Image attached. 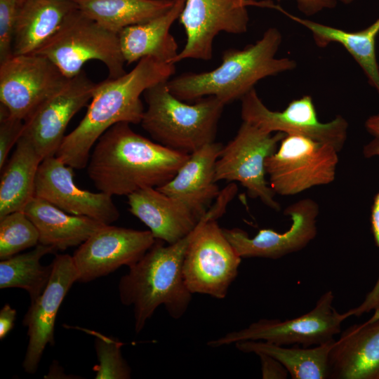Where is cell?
I'll list each match as a JSON object with an SVG mask.
<instances>
[{"mask_svg":"<svg viewBox=\"0 0 379 379\" xmlns=\"http://www.w3.org/2000/svg\"><path fill=\"white\" fill-rule=\"evenodd\" d=\"M92 149L88 175L99 191L111 196L166 184L190 156L140 135L126 122L109 128Z\"/></svg>","mask_w":379,"mask_h":379,"instance_id":"cell-1","label":"cell"},{"mask_svg":"<svg viewBox=\"0 0 379 379\" xmlns=\"http://www.w3.org/2000/svg\"><path fill=\"white\" fill-rule=\"evenodd\" d=\"M175 72V64L147 57L124 75L97 84L84 118L65 135L55 156L73 168L86 167L91 151L102 135L120 122L140 123L145 112L141 95L168 81Z\"/></svg>","mask_w":379,"mask_h":379,"instance_id":"cell-2","label":"cell"},{"mask_svg":"<svg viewBox=\"0 0 379 379\" xmlns=\"http://www.w3.org/2000/svg\"><path fill=\"white\" fill-rule=\"evenodd\" d=\"M281 41L280 31L270 27L255 43L243 49L225 51L215 69L182 74L170 79L168 88L182 101L214 96L226 105L241 100L260 80L296 67L291 58H276Z\"/></svg>","mask_w":379,"mask_h":379,"instance_id":"cell-3","label":"cell"},{"mask_svg":"<svg viewBox=\"0 0 379 379\" xmlns=\"http://www.w3.org/2000/svg\"><path fill=\"white\" fill-rule=\"evenodd\" d=\"M195 229L171 244L165 245L164 241L156 239L120 279L119 299L124 305L133 308L136 333L141 332L160 305L174 319H180L187 310L192 293L185 284L182 267Z\"/></svg>","mask_w":379,"mask_h":379,"instance_id":"cell-4","label":"cell"},{"mask_svg":"<svg viewBox=\"0 0 379 379\" xmlns=\"http://www.w3.org/2000/svg\"><path fill=\"white\" fill-rule=\"evenodd\" d=\"M167 81L144 92L147 108L140 122L142 128L157 142L187 154L214 142L225 104L214 96L185 103L171 93Z\"/></svg>","mask_w":379,"mask_h":379,"instance_id":"cell-5","label":"cell"},{"mask_svg":"<svg viewBox=\"0 0 379 379\" xmlns=\"http://www.w3.org/2000/svg\"><path fill=\"white\" fill-rule=\"evenodd\" d=\"M237 192L234 183L221 190L195 229L182 267L185 284L192 294L223 299L237 277L242 258L217 222Z\"/></svg>","mask_w":379,"mask_h":379,"instance_id":"cell-6","label":"cell"},{"mask_svg":"<svg viewBox=\"0 0 379 379\" xmlns=\"http://www.w3.org/2000/svg\"><path fill=\"white\" fill-rule=\"evenodd\" d=\"M34 53L48 58L67 79L79 74L90 60L102 62L109 79L126 73L118 34L102 27L78 7Z\"/></svg>","mask_w":379,"mask_h":379,"instance_id":"cell-7","label":"cell"},{"mask_svg":"<svg viewBox=\"0 0 379 379\" xmlns=\"http://www.w3.org/2000/svg\"><path fill=\"white\" fill-rule=\"evenodd\" d=\"M338 151L331 145L288 134L265 162L270 186L275 194L293 196L335 178Z\"/></svg>","mask_w":379,"mask_h":379,"instance_id":"cell-8","label":"cell"},{"mask_svg":"<svg viewBox=\"0 0 379 379\" xmlns=\"http://www.w3.org/2000/svg\"><path fill=\"white\" fill-rule=\"evenodd\" d=\"M334 295L331 290L325 292L315 306L298 317L281 320L261 319L247 327L229 332L208 341V346L220 347L244 340H262L287 345L300 344L304 347L317 345L334 339L345 319L352 317L350 310L344 313L333 307Z\"/></svg>","mask_w":379,"mask_h":379,"instance_id":"cell-9","label":"cell"},{"mask_svg":"<svg viewBox=\"0 0 379 379\" xmlns=\"http://www.w3.org/2000/svg\"><path fill=\"white\" fill-rule=\"evenodd\" d=\"M286 134L266 133L255 126L243 121L237 135L223 146L216 161L215 180L237 181L248 196L259 199L267 207L279 211L280 204L265 179L266 159L278 148Z\"/></svg>","mask_w":379,"mask_h":379,"instance_id":"cell-10","label":"cell"},{"mask_svg":"<svg viewBox=\"0 0 379 379\" xmlns=\"http://www.w3.org/2000/svg\"><path fill=\"white\" fill-rule=\"evenodd\" d=\"M270 1L253 0H185L179 17L187 39L173 63L186 59L209 60L215 37L220 32L242 34L247 31V6L272 8Z\"/></svg>","mask_w":379,"mask_h":379,"instance_id":"cell-11","label":"cell"},{"mask_svg":"<svg viewBox=\"0 0 379 379\" xmlns=\"http://www.w3.org/2000/svg\"><path fill=\"white\" fill-rule=\"evenodd\" d=\"M241 100L243 121L248 122L266 133L281 132L286 135H304L331 145L338 152L342 150L347 140V121L338 115L331 121L321 122L310 95L292 100L282 111L268 109L255 88Z\"/></svg>","mask_w":379,"mask_h":379,"instance_id":"cell-12","label":"cell"},{"mask_svg":"<svg viewBox=\"0 0 379 379\" xmlns=\"http://www.w3.org/2000/svg\"><path fill=\"white\" fill-rule=\"evenodd\" d=\"M68 79L42 55H13L0 63V103L25 121Z\"/></svg>","mask_w":379,"mask_h":379,"instance_id":"cell-13","label":"cell"},{"mask_svg":"<svg viewBox=\"0 0 379 379\" xmlns=\"http://www.w3.org/2000/svg\"><path fill=\"white\" fill-rule=\"evenodd\" d=\"M155 241L149 230L103 225L72 255L78 281L89 282L121 266L129 267L139 260Z\"/></svg>","mask_w":379,"mask_h":379,"instance_id":"cell-14","label":"cell"},{"mask_svg":"<svg viewBox=\"0 0 379 379\" xmlns=\"http://www.w3.org/2000/svg\"><path fill=\"white\" fill-rule=\"evenodd\" d=\"M97 84L84 71L69 79L25 120L27 137L45 159L55 156L72 117L90 102Z\"/></svg>","mask_w":379,"mask_h":379,"instance_id":"cell-15","label":"cell"},{"mask_svg":"<svg viewBox=\"0 0 379 379\" xmlns=\"http://www.w3.org/2000/svg\"><path fill=\"white\" fill-rule=\"evenodd\" d=\"M291 224L284 232L261 229L253 237L242 229L222 228L223 233L240 257L281 258L304 248L317 233L319 206L313 199L305 198L289 205L284 211Z\"/></svg>","mask_w":379,"mask_h":379,"instance_id":"cell-16","label":"cell"},{"mask_svg":"<svg viewBox=\"0 0 379 379\" xmlns=\"http://www.w3.org/2000/svg\"><path fill=\"white\" fill-rule=\"evenodd\" d=\"M48 284L32 303L23 318L29 338L22 367L32 374L37 369L47 345H53L54 328L58 312L73 284L78 281V274L72 256L57 255Z\"/></svg>","mask_w":379,"mask_h":379,"instance_id":"cell-17","label":"cell"},{"mask_svg":"<svg viewBox=\"0 0 379 379\" xmlns=\"http://www.w3.org/2000/svg\"><path fill=\"white\" fill-rule=\"evenodd\" d=\"M34 195L69 214L89 217L105 225H111L119 218L112 196L79 188L74 181L73 168L56 156L41 162Z\"/></svg>","mask_w":379,"mask_h":379,"instance_id":"cell-18","label":"cell"},{"mask_svg":"<svg viewBox=\"0 0 379 379\" xmlns=\"http://www.w3.org/2000/svg\"><path fill=\"white\" fill-rule=\"evenodd\" d=\"M328 368V378L379 379V310L335 340Z\"/></svg>","mask_w":379,"mask_h":379,"instance_id":"cell-19","label":"cell"},{"mask_svg":"<svg viewBox=\"0 0 379 379\" xmlns=\"http://www.w3.org/2000/svg\"><path fill=\"white\" fill-rule=\"evenodd\" d=\"M223 146L213 142L190 154L175 176L157 188L182 201L199 218H203L220 192L215 173Z\"/></svg>","mask_w":379,"mask_h":379,"instance_id":"cell-20","label":"cell"},{"mask_svg":"<svg viewBox=\"0 0 379 379\" xmlns=\"http://www.w3.org/2000/svg\"><path fill=\"white\" fill-rule=\"evenodd\" d=\"M127 198L131 214L149 228L156 239L168 244L187 236L202 218L184 203L157 187L140 189Z\"/></svg>","mask_w":379,"mask_h":379,"instance_id":"cell-21","label":"cell"},{"mask_svg":"<svg viewBox=\"0 0 379 379\" xmlns=\"http://www.w3.org/2000/svg\"><path fill=\"white\" fill-rule=\"evenodd\" d=\"M185 0H175L164 13L145 22L124 28L118 34L126 64L138 62L147 57L173 63L178 46L170 29L179 19ZM174 64V63H173Z\"/></svg>","mask_w":379,"mask_h":379,"instance_id":"cell-22","label":"cell"},{"mask_svg":"<svg viewBox=\"0 0 379 379\" xmlns=\"http://www.w3.org/2000/svg\"><path fill=\"white\" fill-rule=\"evenodd\" d=\"M77 8L74 0H23L14 29L13 55L35 53Z\"/></svg>","mask_w":379,"mask_h":379,"instance_id":"cell-23","label":"cell"},{"mask_svg":"<svg viewBox=\"0 0 379 379\" xmlns=\"http://www.w3.org/2000/svg\"><path fill=\"white\" fill-rule=\"evenodd\" d=\"M22 211L39 234V244L57 251L80 246L105 224L83 215L69 214L34 196Z\"/></svg>","mask_w":379,"mask_h":379,"instance_id":"cell-24","label":"cell"},{"mask_svg":"<svg viewBox=\"0 0 379 379\" xmlns=\"http://www.w3.org/2000/svg\"><path fill=\"white\" fill-rule=\"evenodd\" d=\"M276 9L307 28L319 47H326L331 43L340 44L360 66L368 84L379 95V65L375 51L379 18L362 30L350 32L301 18L288 13L278 5Z\"/></svg>","mask_w":379,"mask_h":379,"instance_id":"cell-25","label":"cell"},{"mask_svg":"<svg viewBox=\"0 0 379 379\" xmlns=\"http://www.w3.org/2000/svg\"><path fill=\"white\" fill-rule=\"evenodd\" d=\"M42 160L32 142L22 135L1 171L0 218L22 211L35 196L36 175Z\"/></svg>","mask_w":379,"mask_h":379,"instance_id":"cell-26","label":"cell"},{"mask_svg":"<svg viewBox=\"0 0 379 379\" xmlns=\"http://www.w3.org/2000/svg\"><path fill=\"white\" fill-rule=\"evenodd\" d=\"M335 339L314 347H284L262 340L236 343L237 350L244 353L265 354L279 361L293 379L328 378V359Z\"/></svg>","mask_w":379,"mask_h":379,"instance_id":"cell-27","label":"cell"},{"mask_svg":"<svg viewBox=\"0 0 379 379\" xmlns=\"http://www.w3.org/2000/svg\"><path fill=\"white\" fill-rule=\"evenodd\" d=\"M78 8L105 29L119 34L126 27L149 21L175 1L154 0H74Z\"/></svg>","mask_w":379,"mask_h":379,"instance_id":"cell-28","label":"cell"},{"mask_svg":"<svg viewBox=\"0 0 379 379\" xmlns=\"http://www.w3.org/2000/svg\"><path fill=\"white\" fill-rule=\"evenodd\" d=\"M57 251L52 246L39 244L32 251L16 254L0 262V288H19L25 290L34 302L48 284L53 264L44 266L40 260Z\"/></svg>","mask_w":379,"mask_h":379,"instance_id":"cell-29","label":"cell"},{"mask_svg":"<svg viewBox=\"0 0 379 379\" xmlns=\"http://www.w3.org/2000/svg\"><path fill=\"white\" fill-rule=\"evenodd\" d=\"M39 244L37 228L22 211L0 218V259L4 260Z\"/></svg>","mask_w":379,"mask_h":379,"instance_id":"cell-30","label":"cell"},{"mask_svg":"<svg viewBox=\"0 0 379 379\" xmlns=\"http://www.w3.org/2000/svg\"><path fill=\"white\" fill-rule=\"evenodd\" d=\"M79 329L95 337L98 364L93 368L96 379H128L131 369L121 354L123 343L95 331Z\"/></svg>","mask_w":379,"mask_h":379,"instance_id":"cell-31","label":"cell"},{"mask_svg":"<svg viewBox=\"0 0 379 379\" xmlns=\"http://www.w3.org/2000/svg\"><path fill=\"white\" fill-rule=\"evenodd\" d=\"M365 157H379V138L374 137L364 146ZM371 226L375 243L379 248V191L375 194L371 211ZM355 317L379 310V276L373 288L368 293L364 300L357 307L350 309Z\"/></svg>","mask_w":379,"mask_h":379,"instance_id":"cell-32","label":"cell"},{"mask_svg":"<svg viewBox=\"0 0 379 379\" xmlns=\"http://www.w3.org/2000/svg\"><path fill=\"white\" fill-rule=\"evenodd\" d=\"M23 0H0V63L13 55V41L17 15Z\"/></svg>","mask_w":379,"mask_h":379,"instance_id":"cell-33","label":"cell"},{"mask_svg":"<svg viewBox=\"0 0 379 379\" xmlns=\"http://www.w3.org/2000/svg\"><path fill=\"white\" fill-rule=\"evenodd\" d=\"M25 121L11 115L8 109L0 103V169L4 168L8 155L21 138Z\"/></svg>","mask_w":379,"mask_h":379,"instance_id":"cell-34","label":"cell"},{"mask_svg":"<svg viewBox=\"0 0 379 379\" xmlns=\"http://www.w3.org/2000/svg\"><path fill=\"white\" fill-rule=\"evenodd\" d=\"M262 378L264 379H284L287 378L288 371L285 367L277 359L265 354H258Z\"/></svg>","mask_w":379,"mask_h":379,"instance_id":"cell-35","label":"cell"},{"mask_svg":"<svg viewBox=\"0 0 379 379\" xmlns=\"http://www.w3.org/2000/svg\"><path fill=\"white\" fill-rule=\"evenodd\" d=\"M298 8L307 16L314 15L325 9L333 8L337 0H294Z\"/></svg>","mask_w":379,"mask_h":379,"instance_id":"cell-36","label":"cell"},{"mask_svg":"<svg viewBox=\"0 0 379 379\" xmlns=\"http://www.w3.org/2000/svg\"><path fill=\"white\" fill-rule=\"evenodd\" d=\"M16 311L5 304L0 311V339H4L14 326Z\"/></svg>","mask_w":379,"mask_h":379,"instance_id":"cell-37","label":"cell"},{"mask_svg":"<svg viewBox=\"0 0 379 379\" xmlns=\"http://www.w3.org/2000/svg\"><path fill=\"white\" fill-rule=\"evenodd\" d=\"M365 128L373 137L379 138V114L369 117L365 121Z\"/></svg>","mask_w":379,"mask_h":379,"instance_id":"cell-38","label":"cell"},{"mask_svg":"<svg viewBox=\"0 0 379 379\" xmlns=\"http://www.w3.org/2000/svg\"><path fill=\"white\" fill-rule=\"evenodd\" d=\"M345 4H351L354 0H337Z\"/></svg>","mask_w":379,"mask_h":379,"instance_id":"cell-39","label":"cell"},{"mask_svg":"<svg viewBox=\"0 0 379 379\" xmlns=\"http://www.w3.org/2000/svg\"><path fill=\"white\" fill-rule=\"evenodd\" d=\"M154 1H175V0H154Z\"/></svg>","mask_w":379,"mask_h":379,"instance_id":"cell-40","label":"cell"}]
</instances>
